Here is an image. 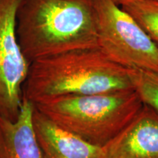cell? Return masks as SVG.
<instances>
[{"instance_id": "cell-1", "label": "cell", "mask_w": 158, "mask_h": 158, "mask_svg": "<svg viewBox=\"0 0 158 158\" xmlns=\"http://www.w3.org/2000/svg\"><path fill=\"white\" fill-rule=\"evenodd\" d=\"M16 35L29 63L51 55L99 47L92 0H21Z\"/></svg>"}, {"instance_id": "cell-2", "label": "cell", "mask_w": 158, "mask_h": 158, "mask_svg": "<svg viewBox=\"0 0 158 158\" xmlns=\"http://www.w3.org/2000/svg\"><path fill=\"white\" fill-rule=\"evenodd\" d=\"M130 73L99 47L68 51L30 62L23 97L35 104L58 96L131 89Z\"/></svg>"}, {"instance_id": "cell-3", "label": "cell", "mask_w": 158, "mask_h": 158, "mask_svg": "<svg viewBox=\"0 0 158 158\" xmlns=\"http://www.w3.org/2000/svg\"><path fill=\"white\" fill-rule=\"evenodd\" d=\"M143 106L133 89L58 96L34 104L36 109L59 127L98 147H104L115 138Z\"/></svg>"}, {"instance_id": "cell-4", "label": "cell", "mask_w": 158, "mask_h": 158, "mask_svg": "<svg viewBox=\"0 0 158 158\" xmlns=\"http://www.w3.org/2000/svg\"><path fill=\"white\" fill-rule=\"evenodd\" d=\"M99 48L110 59L131 69L158 74V47L114 0H92Z\"/></svg>"}, {"instance_id": "cell-5", "label": "cell", "mask_w": 158, "mask_h": 158, "mask_svg": "<svg viewBox=\"0 0 158 158\" xmlns=\"http://www.w3.org/2000/svg\"><path fill=\"white\" fill-rule=\"evenodd\" d=\"M21 0H0V117L15 121L23 100L29 63L16 35V13Z\"/></svg>"}, {"instance_id": "cell-6", "label": "cell", "mask_w": 158, "mask_h": 158, "mask_svg": "<svg viewBox=\"0 0 158 158\" xmlns=\"http://www.w3.org/2000/svg\"><path fill=\"white\" fill-rule=\"evenodd\" d=\"M102 149V158H158V114L143 104L135 117Z\"/></svg>"}, {"instance_id": "cell-7", "label": "cell", "mask_w": 158, "mask_h": 158, "mask_svg": "<svg viewBox=\"0 0 158 158\" xmlns=\"http://www.w3.org/2000/svg\"><path fill=\"white\" fill-rule=\"evenodd\" d=\"M32 124L43 158H102V147L59 127L34 106Z\"/></svg>"}, {"instance_id": "cell-8", "label": "cell", "mask_w": 158, "mask_h": 158, "mask_svg": "<svg viewBox=\"0 0 158 158\" xmlns=\"http://www.w3.org/2000/svg\"><path fill=\"white\" fill-rule=\"evenodd\" d=\"M34 104L23 97L15 121L0 117V158H43L33 128Z\"/></svg>"}, {"instance_id": "cell-9", "label": "cell", "mask_w": 158, "mask_h": 158, "mask_svg": "<svg viewBox=\"0 0 158 158\" xmlns=\"http://www.w3.org/2000/svg\"><path fill=\"white\" fill-rule=\"evenodd\" d=\"M118 5L135 20L158 47V0H127Z\"/></svg>"}, {"instance_id": "cell-10", "label": "cell", "mask_w": 158, "mask_h": 158, "mask_svg": "<svg viewBox=\"0 0 158 158\" xmlns=\"http://www.w3.org/2000/svg\"><path fill=\"white\" fill-rule=\"evenodd\" d=\"M130 77L133 89L143 103L158 114V74L149 70L131 69Z\"/></svg>"}, {"instance_id": "cell-11", "label": "cell", "mask_w": 158, "mask_h": 158, "mask_svg": "<svg viewBox=\"0 0 158 158\" xmlns=\"http://www.w3.org/2000/svg\"><path fill=\"white\" fill-rule=\"evenodd\" d=\"M114 1H115V2H116V3H117V4H118H118H120V3H121V2H124V1H127V0H114Z\"/></svg>"}]
</instances>
